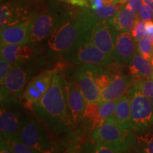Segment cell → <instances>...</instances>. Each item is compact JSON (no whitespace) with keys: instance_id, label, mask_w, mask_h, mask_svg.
Segmentation results:
<instances>
[{"instance_id":"obj_18","label":"cell","mask_w":153,"mask_h":153,"mask_svg":"<svg viewBox=\"0 0 153 153\" xmlns=\"http://www.w3.org/2000/svg\"><path fill=\"white\" fill-rule=\"evenodd\" d=\"M131 32H118L115 45V60L118 65H129L137 51Z\"/></svg>"},{"instance_id":"obj_29","label":"cell","mask_w":153,"mask_h":153,"mask_svg":"<svg viewBox=\"0 0 153 153\" xmlns=\"http://www.w3.org/2000/svg\"><path fill=\"white\" fill-rule=\"evenodd\" d=\"M131 34L135 42L137 43L143 38L146 36L145 31V22L140 19L139 17L135 21L133 29L131 30Z\"/></svg>"},{"instance_id":"obj_45","label":"cell","mask_w":153,"mask_h":153,"mask_svg":"<svg viewBox=\"0 0 153 153\" xmlns=\"http://www.w3.org/2000/svg\"><path fill=\"white\" fill-rule=\"evenodd\" d=\"M61 1H66V0H60Z\"/></svg>"},{"instance_id":"obj_23","label":"cell","mask_w":153,"mask_h":153,"mask_svg":"<svg viewBox=\"0 0 153 153\" xmlns=\"http://www.w3.org/2000/svg\"><path fill=\"white\" fill-rule=\"evenodd\" d=\"M99 102L87 103L85 114H84L83 118H85L89 123H91V126L94 130L100 126L99 120Z\"/></svg>"},{"instance_id":"obj_9","label":"cell","mask_w":153,"mask_h":153,"mask_svg":"<svg viewBox=\"0 0 153 153\" xmlns=\"http://www.w3.org/2000/svg\"><path fill=\"white\" fill-rule=\"evenodd\" d=\"M101 68L97 65L82 64L74 70V80L79 85L87 103L99 102L101 90L97 77Z\"/></svg>"},{"instance_id":"obj_39","label":"cell","mask_w":153,"mask_h":153,"mask_svg":"<svg viewBox=\"0 0 153 153\" xmlns=\"http://www.w3.org/2000/svg\"><path fill=\"white\" fill-rule=\"evenodd\" d=\"M144 4L148 6L153 11V0H143Z\"/></svg>"},{"instance_id":"obj_35","label":"cell","mask_w":153,"mask_h":153,"mask_svg":"<svg viewBox=\"0 0 153 153\" xmlns=\"http://www.w3.org/2000/svg\"><path fill=\"white\" fill-rule=\"evenodd\" d=\"M65 2L74 6H78L82 8H89V4L87 0H66Z\"/></svg>"},{"instance_id":"obj_5","label":"cell","mask_w":153,"mask_h":153,"mask_svg":"<svg viewBox=\"0 0 153 153\" xmlns=\"http://www.w3.org/2000/svg\"><path fill=\"white\" fill-rule=\"evenodd\" d=\"M39 68V65L31 60L14 65L8 75L1 85V101L8 98H22L26 85Z\"/></svg>"},{"instance_id":"obj_36","label":"cell","mask_w":153,"mask_h":153,"mask_svg":"<svg viewBox=\"0 0 153 153\" xmlns=\"http://www.w3.org/2000/svg\"><path fill=\"white\" fill-rule=\"evenodd\" d=\"M0 153H14L11 150L7 140L1 137L0 140Z\"/></svg>"},{"instance_id":"obj_43","label":"cell","mask_w":153,"mask_h":153,"mask_svg":"<svg viewBox=\"0 0 153 153\" xmlns=\"http://www.w3.org/2000/svg\"><path fill=\"white\" fill-rule=\"evenodd\" d=\"M140 150V153H147V152H144V151H143V150Z\"/></svg>"},{"instance_id":"obj_25","label":"cell","mask_w":153,"mask_h":153,"mask_svg":"<svg viewBox=\"0 0 153 153\" xmlns=\"http://www.w3.org/2000/svg\"><path fill=\"white\" fill-rule=\"evenodd\" d=\"M137 52L149 60L153 57V43L147 36L137 43Z\"/></svg>"},{"instance_id":"obj_34","label":"cell","mask_w":153,"mask_h":153,"mask_svg":"<svg viewBox=\"0 0 153 153\" xmlns=\"http://www.w3.org/2000/svg\"><path fill=\"white\" fill-rule=\"evenodd\" d=\"M127 8L131 9V11H134L138 15L141 9L143 8L144 3L143 0H129L126 4H124Z\"/></svg>"},{"instance_id":"obj_15","label":"cell","mask_w":153,"mask_h":153,"mask_svg":"<svg viewBox=\"0 0 153 153\" xmlns=\"http://www.w3.org/2000/svg\"><path fill=\"white\" fill-rule=\"evenodd\" d=\"M65 87L74 125H76L83 118L87 103L79 85L74 80L70 82L65 79Z\"/></svg>"},{"instance_id":"obj_11","label":"cell","mask_w":153,"mask_h":153,"mask_svg":"<svg viewBox=\"0 0 153 153\" xmlns=\"http://www.w3.org/2000/svg\"><path fill=\"white\" fill-rule=\"evenodd\" d=\"M74 64H91L107 66L114 61L91 43L90 38L83 40L67 57Z\"/></svg>"},{"instance_id":"obj_28","label":"cell","mask_w":153,"mask_h":153,"mask_svg":"<svg viewBox=\"0 0 153 153\" xmlns=\"http://www.w3.org/2000/svg\"><path fill=\"white\" fill-rule=\"evenodd\" d=\"M7 142L14 153H38L29 148L28 145L24 144L19 137L11 140H7Z\"/></svg>"},{"instance_id":"obj_20","label":"cell","mask_w":153,"mask_h":153,"mask_svg":"<svg viewBox=\"0 0 153 153\" xmlns=\"http://www.w3.org/2000/svg\"><path fill=\"white\" fill-rule=\"evenodd\" d=\"M137 18L136 13L123 5L108 22L117 32H131Z\"/></svg>"},{"instance_id":"obj_10","label":"cell","mask_w":153,"mask_h":153,"mask_svg":"<svg viewBox=\"0 0 153 153\" xmlns=\"http://www.w3.org/2000/svg\"><path fill=\"white\" fill-rule=\"evenodd\" d=\"M28 0H7L0 7V29L28 20L38 12L32 11Z\"/></svg>"},{"instance_id":"obj_26","label":"cell","mask_w":153,"mask_h":153,"mask_svg":"<svg viewBox=\"0 0 153 153\" xmlns=\"http://www.w3.org/2000/svg\"><path fill=\"white\" fill-rule=\"evenodd\" d=\"M133 84L138 88L143 95L150 100L153 104V79H146L134 82Z\"/></svg>"},{"instance_id":"obj_32","label":"cell","mask_w":153,"mask_h":153,"mask_svg":"<svg viewBox=\"0 0 153 153\" xmlns=\"http://www.w3.org/2000/svg\"><path fill=\"white\" fill-rule=\"evenodd\" d=\"M14 65L9 62L4 58H0V85L3 84L4 80L12 69Z\"/></svg>"},{"instance_id":"obj_40","label":"cell","mask_w":153,"mask_h":153,"mask_svg":"<svg viewBox=\"0 0 153 153\" xmlns=\"http://www.w3.org/2000/svg\"><path fill=\"white\" fill-rule=\"evenodd\" d=\"M103 1H104V5H111L114 4L116 0H103Z\"/></svg>"},{"instance_id":"obj_19","label":"cell","mask_w":153,"mask_h":153,"mask_svg":"<svg viewBox=\"0 0 153 153\" xmlns=\"http://www.w3.org/2000/svg\"><path fill=\"white\" fill-rule=\"evenodd\" d=\"M129 74L134 82L152 78L153 66L150 60L136 51L129 64Z\"/></svg>"},{"instance_id":"obj_8","label":"cell","mask_w":153,"mask_h":153,"mask_svg":"<svg viewBox=\"0 0 153 153\" xmlns=\"http://www.w3.org/2000/svg\"><path fill=\"white\" fill-rule=\"evenodd\" d=\"M69 17L66 13L57 10L38 12L32 19L30 43L41 42L53 33L59 25Z\"/></svg>"},{"instance_id":"obj_47","label":"cell","mask_w":153,"mask_h":153,"mask_svg":"<svg viewBox=\"0 0 153 153\" xmlns=\"http://www.w3.org/2000/svg\"><path fill=\"white\" fill-rule=\"evenodd\" d=\"M152 79H153V76H152Z\"/></svg>"},{"instance_id":"obj_14","label":"cell","mask_w":153,"mask_h":153,"mask_svg":"<svg viewBox=\"0 0 153 153\" xmlns=\"http://www.w3.org/2000/svg\"><path fill=\"white\" fill-rule=\"evenodd\" d=\"M33 18L1 29L0 32L1 45L30 43V26Z\"/></svg>"},{"instance_id":"obj_22","label":"cell","mask_w":153,"mask_h":153,"mask_svg":"<svg viewBox=\"0 0 153 153\" xmlns=\"http://www.w3.org/2000/svg\"><path fill=\"white\" fill-rule=\"evenodd\" d=\"M121 6L119 4L104 5V7L97 9L90 8H83L82 9V14L85 16L92 26L97 23L104 20H108L111 18L117 12Z\"/></svg>"},{"instance_id":"obj_24","label":"cell","mask_w":153,"mask_h":153,"mask_svg":"<svg viewBox=\"0 0 153 153\" xmlns=\"http://www.w3.org/2000/svg\"><path fill=\"white\" fill-rule=\"evenodd\" d=\"M117 101L118 100L108 101L99 104V120L100 126L114 115L116 104H117Z\"/></svg>"},{"instance_id":"obj_41","label":"cell","mask_w":153,"mask_h":153,"mask_svg":"<svg viewBox=\"0 0 153 153\" xmlns=\"http://www.w3.org/2000/svg\"><path fill=\"white\" fill-rule=\"evenodd\" d=\"M128 1L129 0H118V4H119L120 6H123L124 4H126L127 3Z\"/></svg>"},{"instance_id":"obj_3","label":"cell","mask_w":153,"mask_h":153,"mask_svg":"<svg viewBox=\"0 0 153 153\" xmlns=\"http://www.w3.org/2000/svg\"><path fill=\"white\" fill-rule=\"evenodd\" d=\"M92 139L97 144L104 145L118 153L126 152L135 146L136 136L131 128H124L113 116L94 130Z\"/></svg>"},{"instance_id":"obj_31","label":"cell","mask_w":153,"mask_h":153,"mask_svg":"<svg viewBox=\"0 0 153 153\" xmlns=\"http://www.w3.org/2000/svg\"><path fill=\"white\" fill-rule=\"evenodd\" d=\"M139 150L147 153H153V133H147L137 140Z\"/></svg>"},{"instance_id":"obj_13","label":"cell","mask_w":153,"mask_h":153,"mask_svg":"<svg viewBox=\"0 0 153 153\" xmlns=\"http://www.w3.org/2000/svg\"><path fill=\"white\" fill-rule=\"evenodd\" d=\"M117 34V30L113 27L108 20H104L94 26L91 32L90 41L94 45L114 60Z\"/></svg>"},{"instance_id":"obj_17","label":"cell","mask_w":153,"mask_h":153,"mask_svg":"<svg viewBox=\"0 0 153 153\" xmlns=\"http://www.w3.org/2000/svg\"><path fill=\"white\" fill-rule=\"evenodd\" d=\"M30 44L1 45L0 55L13 65L28 62L39 54L37 48Z\"/></svg>"},{"instance_id":"obj_21","label":"cell","mask_w":153,"mask_h":153,"mask_svg":"<svg viewBox=\"0 0 153 153\" xmlns=\"http://www.w3.org/2000/svg\"><path fill=\"white\" fill-rule=\"evenodd\" d=\"M112 116L120 126L124 128H131V97L128 91L118 100Z\"/></svg>"},{"instance_id":"obj_37","label":"cell","mask_w":153,"mask_h":153,"mask_svg":"<svg viewBox=\"0 0 153 153\" xmlns=\"http://www.w3.org/2000/svg\"><path fill=\"white\" fill-rule=\"evenodd\" d=\"M145 31L146 36L148 37L153 43V22L149 21L145 22Z\"/></svg>"},{"instance_id":"obj_7","label":"cell","mask_w":153,"mask_h":153,"mask_svg":"<svg viewBox=\"0 0 153 153\" xmlns=\"http://www.w3.org/2000/svg\"><path fill=\"white\" fill-rule=\"evenodd\" d=\"M19 138L38 153H53L55 148L48 132L41 121L30 117L19 133Z\"/></svg>"},{"instance_id":"obj_12","label":"cell","mask_w":153,"mask_h":153,"mask_svg":"<svg viewBox=\"0 0 153 153\" xmlns=\"http://www.w3.org/2000/svg\"><path fill=\"white\" fill-rule=\"evenodd\" d=\"M56 69L45 70L33 76L25 89L23 99L29 107H33L46 94L52 84Z\"/></svg>"},{"instance_id":"obj_6","label":"cell","mask_w":153,"mask_h":153,"mask_svg":"<svg viewBox=\"0 0 153 153\" xmlns=\"http://www.w3.org/2000/svg\"><path fill=\"white\" fill-rule=\"evenodd\" d=\"M131 97V128L144 131L153 126V104L134 84L128 90Z\"/></svg>"},{"instance_id":"obj_42","label":"cell","mask_w":153,"mask_h":153,"mask_svg":"<svg viewBox=\"0 0 153 153\" xmlns=\"http://www.w3.org/2000/svg\"><path fill=\"white\" fill-rule=\"evenodd\" d=\"M118 0H116L114 2V4H118Z\"/></svg>"},{"instance_id":"obj_2","label":"cell","mask_w":153,"mask_h":153,"mask_svg":"<svg viewBox=\"0 0 153 153\" xmlns=\"http://www.w3.org/2000/svg\"><path fill=\"white\" fill-rule=\"evenodd\" d=\"M93 27L80 11L75 16H69L50 36L49 48L53 53L68 57L80 42L90 38Z\"/></svg>"},{"instance_id":"obj_27","label":"cell","mask_w":153,"mask_h":153,"mask_svg":"<svg viewBox=\"0 0 153 153\" xmlns=\"http://www.w3.org/2000/svg\"><path fill=\"white\" fill-rule=\"evenodd\" d=\"M79 153H118L108 147L97 144V143H87L82 147Z\"/></svg>"},{"instance_id":"obj_30","label":"cell","mask_w":153,"mask_h":153,"mask_svg":"<svg viewBox=\"0 0 153 153\" xmlns=\"http://www.w3.org/2000/svg\"><path fill=\"white\" fill-rule=\"evenodd\" d=\"M114 74V73L113 72L108 71V70H105L104 68H101L97 77V85L101 91H102L109 85L113 79Z\"/></svg>"},{"instance_id":"obj_33","label":"cell","mask_w":153,"mask_h":153,"mask_svg":"<svg viewBox=\"0 0 153 153\" xmlns=\"http://www.w3.org/2000/svg\"><path fill=\"white\" fill-rule=\"evenodd\" d=\"M138 17L144 22H149L153 20V11L148 6L144 4L138 14Z\"/></svg>"},{"instance_id":"obj_38","label":"cell","mask_w":153,"mask_h":153,"mask_svg":"<svg viewBox=\"0 0 153 153\" xmlns=\"http://www.w3.org/2000/svg\"><path fill=\"white\" fill-rule=\"evenodd\" d=\"M104 3L103 0H90L89 1V8L92 9H97L104 7Z\"/></svg>"},{"instance_id":"obj_44","label":"cell","mask_w":153,"mask_h":153,"mask_svg":"<svg viewBox=\"0 0 153 153\" xmlns=\"http://www.w3.org/2000/svg\"><path fill=\"white\" fill-rule=\"evenodd\" d=\"M7 1V0H1V3L4 2V1Z\"/></svg>"},{"instance_id":"obj_16","label":"cell","mask_w":153,"mask_h":153,"mask_svg":"<svg viewBox=\"0 0 153 153\" xmlns=\"http://www.w3.org/2000/svg\"><path fill=\"white\" fill-rule=\"evenodd\" d=\"M133 79L130 75L120 72H114L111 82L105 89L101 91L99 104L108 101L118 100L133 85Z\"/></svg>"},{"instance_id":"obj_1","label":"cell","mask_w":153,"mask_h":153,"mask_svg":"<svg viewBox=\"0 0 153 153\" xmlns=\"http://www.w3.org/2000/svg\"><path fill=\"white\" fill-rule=\"evenodd\" d=\"M42 123L56 135L70 131L74 125L65 87V78L57 70L46 94L32 107Z\"/></svg>"},{"instance_id":"obj_46","label":"cell","mask_w":153,"mask_h":153,"mask_svg":"<svg viewBox=\"0 0 153 153\" xmlns=\"http://www.w3.org/2000/svg\"><path fill=\"white\" fill-rule=\"evenodd\" d=\"M123 153H129V152H123Z\"/></svg>"},{"instance_id":"obj_4","label":"cell","mask_w":153,"mask_h":153,"mask_svg":"<svg viewBox=\"0 0 153 153\" xmlns=\"http://www.w3.org/2000/svg\"><path fill=\"white\" fill-rule=\"evenodd\" d=\"M30 117L26 105L19 99L8 98L1 101V137L7 141L18 138L22 128Z\"/></svg>"}]
</instances>
